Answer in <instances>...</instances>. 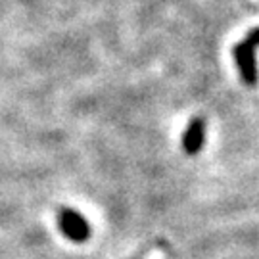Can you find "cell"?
<instances>
[{"label": "cell", "mask_w": 259, "mask_h": 259, "mask_svg": "<svg viewBox=\"0 0 259 259\" xmlns=\"http://www.w3.org/2000/svg\"><path fill=\"white\" fill-rule=\"evenodd\" d=\"M58 227L65 238L75 244L87 242L91 236V225L87 221V217L75 211L73 207H62L58 211Z\"/></svg>", "instance_id": "cell-1"}, {"label": "cell", "mask_w": 259, "mask_h": 259, "mask_svg": "<svg viewBox=\"0 0 259 259\" xmlns=\"http://www.w3.org/2000/svg\"><path fill=\"white\" fill-rule=\"evenodd\" d=\"M232 54H234V60L238 64V69H240L242 79L246 81V84H253L257 83L259 73H257V58H255V47L248 42L246 38L238 42L236 47L232 48Z\"/></svg>", "instance_id": "cell-2"}, {"label": "cell", "mask_w": 259, "mask_h": 259, "mask_svg": "<svg viewBox=\"0 0 259 259\" xmlns=\"http://www.w3.org/2000/svg\"><path fill=\"white\" fill-rule=\"evenodd\" d=\"M205 142V119L204 117H194L186 125L185 135H183V148L188 156H196Z\"/></svg>", "instance_id": "cell-3"}, {"label": "cell", "mask_w": 259, "mask_h": 259, "mask_svg": "<svg viewBox=\"0 0 259 259\" xmlns=\"http://www.w3.org/2000/svg\"><path fill=\"white\" fill-rule=\"evenodd\" d=\"M246 40H248V42H251L253 47H259V27L251 29L250 33H248V37H246Z\"/></svg>", "instance_id": "cell-4"}]
</instances>
